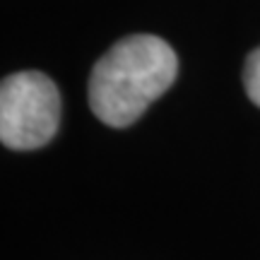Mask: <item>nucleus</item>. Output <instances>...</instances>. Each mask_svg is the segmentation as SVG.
Segmentation results:
<instances>
[{"mask_svg":"<svg viewBox=\"0 0 260 260\" xmlns=\"http://www.w3.org/2000/svg\"><path fill=\"white\" fill-rule=\"evenodd\" d=\"M178 58L164 39L133 34L116 41L89 75V109L111 128H128L174 84Z\"/></svg>","mask_w":260,"mask_h":260,"instance_id":"nucleus-1","label":"nucleus"},{"mask_svg":"<svg viewBox=\"0 0 260 260\" xmlns=\"http://www.w3.org/2000/svg\"><path fill=\"white\" fill-rule=\"evenodd\" d=\"M60 92L37 70L15 73L0 87V140L10 149H39L56 138Z\"/></svg>","mask_w":260,"mask_h":260,"instance_id":"nucleus-2","label":"nucleus"},{"mask_svg":"<svg viewBox=\"0 0 260 260\" xmlns=\"http://www.w3.org/2000/svg\"><path fill=\"white\" fill-rule=\"evenodd\" d=\"M243 87L255 106H260V46L246 58L243 65Z\"/></svg>","mask_w":260,"mask_h":260,"instance_id":"nucleus-3","label":"nucleus"}]
</instances>
